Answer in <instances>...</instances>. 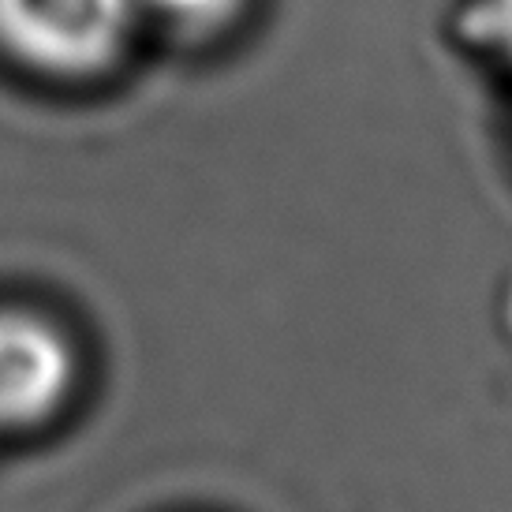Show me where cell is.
Segmentation results:
<instances>
[{"label":"cell","mask_w":512,"mask_h":512,"mask_svg":"<svg viewBox=\"0 0 512 512\" xmlns=\"http://www.w3.org/2000/svg\"><path fill=\"white\" fill-rule=\"evenodd\" d=\"M146 4L176 30H217L236 15L243 0H146Z\"/></svg>","instance_id":"cell-3"},{"label":"cell","mask_w":512,"mask_h":512,"mask_svg":"<svg viewBox=\"0 0 512 512\" xmlns=\"http://www.w3.org/2000/svg\"><path fill=\"white\" fill-rule=\"evenodd\" d=\"M471 30L512 64V0H479L471 15Z\"/></svg>","instance_id":"cell-4"},{"label":"cell","mask_w":512,"mask_h":512,"mask_svg":"<svg viewBox=\"0 0 512 512\" xmlns=\"http://www.w3.org/2000/svg\"><path fill=\"white\" fill-rule=\"evenodd\" d=\"M139 0H0V42L34 68L94 72L128 42Z\"/></svg>","instance_id":"cell-1"},{"label":"cell","mask_w":512,"mask_h":512,"mask_svg":"<svg viewBox=\"0 0 512 512\" xmlns=\"http://www.w3.org/2000/svg\"><path fill=\"white\" fill-rule=\"evenodd\" d=\"M75 359L53 326L0 314V430L42 423L68 397Z\"/></svg>","instance_id":"cell-2"}]
</instances>
